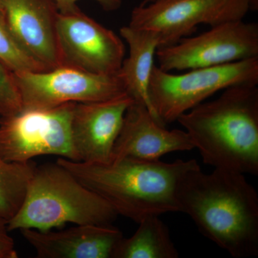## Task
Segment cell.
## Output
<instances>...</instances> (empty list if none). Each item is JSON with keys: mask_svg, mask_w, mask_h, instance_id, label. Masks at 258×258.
Returning <instances> with one entry per match:
<instances>
[{"mask_svg": "<svg viewBox=\"0 0 258 258\" xmlns=\"http://www.w3.org/2000/svg\"><path fill=\"white\" fill-rule=\"evenodd\" d=\"M244 174L200 166L180 180L179 212L191 217L205 237L236 258L258 254V195Z\"/></svg>", "mask_w": 258, "mask_h": 258, "instance_id": "obj_1", "label": "cell"}, {"mask_svg": "<svg viewBox=\"0 0 258 258\" xmlns=\"http://www.w3.org/2000/svg\"><path fill=\"white\" fill-rule=\"evenodd\" d=\"M78 179L106 200L118 215L139 223L146 217L179 212L176 192L187 171L198 167L191 160L172 163L124 157L107 164H88L58 158Z\"/></svg>", "mask_w": 258, "mask_h": 258, "instance_id": "obj_2", "label": "cell"}, {"mask_svg": "<svg viewBox=\"0 0 258 258\" xmlns=\"http://www.w3.org/2000/svg\"><path fill=\"white\" fill-rule=\"evenodd\" d=\"M176 121L207 165L257 175V86L226 88L217 99L200 103Z\"/></svg>", "mask_w": 258, "mask_h": 258, "instance_id": "obj_3", "label": "cell"}, {"mask_svg": "<svg viewBox=\"0 0 258 258\" xmlns=\"http://www.w3.org/2000/svg\"><path fill=\"white\" fill-rule=\"evenodd\" d=\"M118 213L58 163L35 166L23 203L8 222L10 232H45L67 223L111 225Z\"/></svg>", "mask_w": 258, "mask_h": 258, "instance_id": "obj_4", "label": "cell"}, {"mask_svg": "<svg viewBox=\"0 0 258 258\" xmlns=\"http://www.w3.org/2000/svg\"><path fill=\"white\" fill-rule=\"evenodd\" d=\"M257 84L258 57L179 75L154 66L148 89L149 106L154 118L165 126L219 91Z\"/></svg>", "mask_w": 258, "mask_h": 258, "instance_id": "obj_5", "label": "cell"}, {"mask_svg": "<svg viewBox=\"0 0 258 258\" xmlns=\"http://www.w3.org/2000/svg\"><path fill=\"white\" fill-rule=\"evenodd\" d=\"M76 103L50 108H22L0 117V157L15 163L30 162L42 155L80 161L71 131Z\"/></svg>", "mask_w": 258, "mask_h": 258, "instance_id": "obj_6", "label": "cell"}, {"mask_svg": "<svg viewBox=\"0 0 258 258\" xmlns=\"http://www.w3.org/2000/svg\"><path fill=\"white\" fill-rule=\"evenodd\" d=\"M159 69L173 71L215 67L258 57V25L243 20L212 27L196 37H184L159 47L155 54Z\"/></svg>", "mask_w": 258, "mask_h": 258, "instance_id": "obj_7", "label": "cell"}, {"mask_svg": "<svg viewBox=\"0 0 258 258\" xmlns=\"http://www.w3.org/2000/svg\"><path fill=\"white\" fill-rule=\"evenodd\" d=\"M14 74L22 108H50L69 103L107 101L126 93L118 74L105 76L61 66Z\"/></svg>", "mask_w": 258, "mask_h": 258, "instance_id": "obj_8", "label": "cell"}, {"mask_svg": "<svg viewBox=\"0 0 258 258\" xmlns=\"http://www.w3.org/2000/svg\"><path fill=\"white\" fill-rule=\"evenodd\" d=\"M247 0H154L132 11L128 25L157 32L159 47L174 45L191 35L200 25L215 27L243 20Z\"/></svg>", "mask_w": 258, "mask_h": 258, "instance_id": "obj_9", "label": "cell"}, {"mask_svg": "<svg viewBox=\"0 0 258 258\" xmlns=\"http://www.w3.org/2000/svg\"><path fill=\"white\" fill-rule=\"evenodd\" d=\"M56 32L61 66L105 76L119 72L125 53L123 40L79 8L58 11Z\"/></svg>", "mask_w": 258, "mask_h": 258, "instance_id": "obj_10", "label": "cell"}, {"mask_svg": "<svg viewBox=\"0 0 258 258\" xmlns=\"http://www.w3.org/2000/svg\"><path fill=\"white\" fill-rule=\"evenodd\" d=\"M134 101L127 93L107 101L76 103L71 121L73 141L80 161L107 164Z\"/></svg>", "mask_w": 258, "mask_h": 258, "instance_id": "obj_11", "label": "cell"}, {"mask_svg": "<svg viewBox=\"0 0 258 258\" xmlns=\"http://www.w3.org/2000/svg\"><path fill=\"white\" fill-rule=\"evenodd\" d=\"M1 7L13 36L45 70L61 66L54 0H3Z\"/></svg>", "mask_w": 258, "mask_h": 258, "instance_id": "obj_12", "label": "cell"}, {"mask_svg": "<svg viewBox=\"0 0 258 258\" xmlns=\"http://www.w3.org/2000/svg\"><path fill=\"white\" fill-rule=\"evenodd\" d=\"M193 149L184 130H167L154 118L147 105L134 101L125 112L110 161L124 157L159 160L169 153Z\"/></svg>", "mask_w": 258, "mask_h": 258, "instance_id": "obj_13", "label": "cell"}, {"mask_svg": "<svg viewBox=\"0 0 258 258\" xmlns=\"http://www.w3.org/2000/svg\"><path fill=\"white\" fill-rule=\"evenodd\" d=\"M20 231L40 258H113L123 237L112 225H77L57 232Z\"/></svg>", "mask_w": 258, "mask_h": 258, "instance_id": "obj_14", "label": "cell"}, {"mask_svg": "<svg viewBox=\"0 0 258 258\" xmlns=\"http://www.w3.org/2000/svg\"><path fill=\"white\" fill-rule=\"evenodd\" d=\"M120 33L128 44L129 55L124 58L118 75L124 84L125 92L134 101L149 106V81L152 75L156 51L160 46V37L151 30L123 27ZM152 113V112H151Z\"/></svg>", "mask_w": 258, "mask_h": 258, "instance_id": "obj_15", "label": "cell"}, {"mask_svg": "<svg viewBox=\"0 0 258 258\" xmlns=\"http://www.w3.org/2000/svg\"><path fill=\"white\" fill-rule=\"evenodd\" d=\"M146 217L135 233L123 237L113 258H177L179 252L171 240L169 228L159 217Z\"/></svg>", "mask_w": 258, "mask_h": 258, "instance_id": "obj_16", "label": "cell"}, {"mask_svg": "<svg viewBox=\"0 0 258 258\" xmlns=\"http://www.w3.org/2000/svg\"><path fill=\"white\" fill-rule=\"evenodd\" d=\"M35 166L15 163L0 157V217L9 222L23 203Z\"/></svg>", "mask_w": 258, "mask_h": 258, "instance_id": "obj_17", "label": "cell"}, {"mask_svg": "<svg viewBox=\"0 0 258 258\" xmlns=\"http://www.w3.org/2000/svg\"><path fill=\"white\" fill-rule=\"evenodd\" d=\"M0 60L14 74L23 71H45L22 48L9 28L0 6Z\"/></svg>", "mask_w": 258, "mask_h": 258, "instance_id": "obj_18", "label": "cell"}, {"mask_svg": "<svg viewBox=\"0 0 258 258\" xmlns=\"http://www.w3.org/2000/svg\"><path fill=\"white\" fill-rule=\"evenodd\" d=\"M22 108L14 73L0 60V117L13 114Z\"/></svg>", "mask_w": 258, "mask_h": 258, "instance_id": "obj_19", "label": "cell"}, {"mask_svg": "<svg viewBox=\"0 0 258 258\" xmlns=\"http://www.w3.org/2000/svg\"><path fill=\"white\" fill-rule=\"evenodd\" d=\"M8 221L0 217V258H18L15 242L10 235Z\"/></svg>", "mask_w": 258, "mask_h": 258, "instance_id": "obj_20", "label": "cell"}, {"mask_svg": "<svg viewBox=\"0 0 258 258\" xmlns=\"http://www.w3.org/2000/svg\"><path fill=\"white\" fill-rule=\"evenodd\" d=\"M81 0H54L57 10L60 13H68L79 9L78 2ZM98 3L106 11H114L121 6L123 0H93Z\"/></svg>", "mask_w": 258, "mask_h": 258, "instance_id": "obj_21", "label": "cell"}, {"mask_svg": "<svg viewBox=\"0 0 258 258\" xmlns=\"http://www.w3.org/2000/svg\"><path fill=\"white\" fill-rule=\"evenodd\" d=\"M251 11H256L258 10V0H247Z\"/></svg>", "mask_w": 258, "mask_h": 258, "instance_id": "obj_22", "label": "cell"}, {"mask_svg": "<svg viewBox=\"0 0 258 258\" xmlns=\"http://www.w3.org/2000/svg\"><path fill=\"white\" fill-rule=\"evenodd\" d=\"M153 1H154V0H144L143 3H142L141 5L149 4V3H152Z\"/></svg>", "mask_w": 258, "mask_h": 258, "instance_id": "obj_23", "label": "cell"}, {"mask_svg": "<svg viewBox=\"0 0 258 258\" xmlns=\"http://www.w3.org/2000/svg\"><path fill=\"white\" fill-rule=\"evenodd\" d=\"M2 1H3V0H0V6H1Z\"/></svg>", "mask_w": 258, "mask_h": 258, "instance_id": "obj_24", "label": "cell"}]
</instances>
